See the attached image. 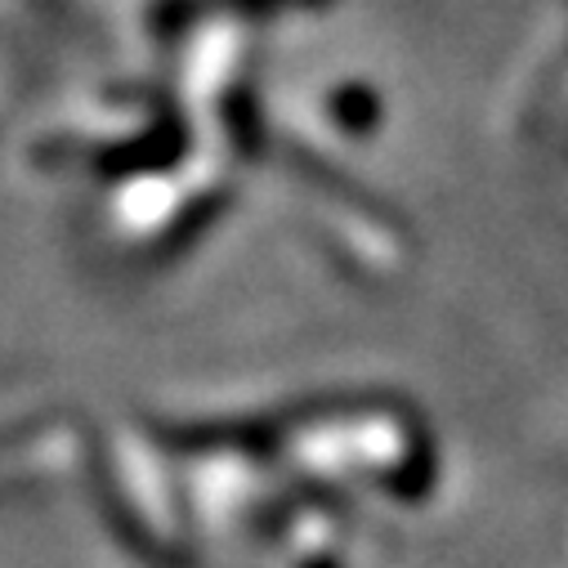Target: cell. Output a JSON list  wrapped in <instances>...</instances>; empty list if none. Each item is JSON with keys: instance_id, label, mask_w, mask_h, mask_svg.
<instances>
[{"instance_id": "cell-1", "label": "cell", "mask_w": 568, "mask_h": 568, "mask_svg": "<svg viewBox=\"0 0 568 568\" xmlns=\"http://www.w3.org/2000/svg\"><path fill=\"white\" fill-rule=\"evenodd\" d=\"M301 568H341V559H336V555H314V559H305Z\"/></svg>"}]
</instances>
